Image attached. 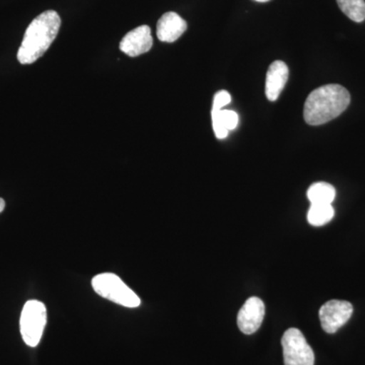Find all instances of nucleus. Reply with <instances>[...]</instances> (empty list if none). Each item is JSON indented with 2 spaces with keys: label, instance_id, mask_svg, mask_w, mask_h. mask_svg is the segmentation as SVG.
<instances>
[{
  "label": "nucleus",
  "instance_id": "12",
  "mask_svg": "<svg viewBox=\"0 0 365 365\" xmlns=\"http://www.w3.org/2000/svg\"><path fill=\"white\" fill-rule=\"evenodd\" d=\"M307 198L312 204H332L336 198V190L329 182H314L307 190Z\"/></svg>",
  "mask_w": 365,
  "mask_h": 365
},
{
  "label": "nucleus",
  "instance_id": "13",
  "mask_svg": "<svg viewBox=\"0 0 365 365\" xmlns=\"http://www.w3.org/2000/svg\"><path fill=\"white\" fill-rule=\"evenodd\" d=\"M335 215L332 204H311L307 211V222L314 227H323L333 220Z\"/></svg>",
  "mask_w": 365,
  "mask_h": 365
},
{
  "label": "nucleus",
  "instance_id": "7",
  "mask_svg": "<svg viewBox=\"0 0 365 365\" xmlns=\"http://www.w3.org/2000/svg\"><path fill=\"white\" fill-rule=\"evenodd\" d=\"M265 316V304L259 297H250L237 314V326L246 335L259 330Z\"/></svg>",
  "mask_w": 365,
  "mask_h": 365
},
{
  "label": "nucleus",
  "instance_id": "6",
  "mask_svg": "<svg viewBox=\"0 0 365 365\" xmlns=\"http://www.w3.org/2000/svg\"><path fill=\"white\" fill-rule=\"evenodd\" d=\"M353 314V306L345 300L332 299L319 309L322 328L328 334H334L345 325Z\"/></svg>",
  "mask_w": 365,
  "mask_h": 365
},
{
  "label": "nucleus",
  "instance_id": "14",
  "mask_svg": "<svg viewBox=\"0 0 365 365\" xmlns=\"http://www.w3.org/2000/svg\"><path fill=\"white\" fill-rule=\"evenodd\" d=\"M337 4L350 20L355 23H362L365 20L364 0H337Z\"/></svg>",
  "mask_w": 365,
  "mask_h": 365
},
{
  "label": "nucleus",
  "instance_id": "8",
  "mask_svg": "<svg viewBox=\"0 0 365 365\" xmlns=\"http://www.w3.org/2000/svg\"><path fill=\"white\" fill-rule=\"evenodd\" d=\"M153 39L148 26H140L125 35L120 42V50L130 57L140 56L153 48Z\"/></svg>",
  "mask_w": 365,
  "mask_h": 365
},
{
  "label": "nucleus",
  "instance_id": "2",
  "mask_svg": "<svg viewBox=\"0 0 365 365\" xmlns=\"http://www.w3.org/2000/svg\"><path fill=\"white\" fill-rule=\"evenodd\" d=\"M349 91L340 85H327L309 93L304 104V121L312 126L328 123L340 116L350 104Z\"/></svg>",
  "mask_w": 365,
  "mask_h": 365
},
{
  "label": "nucleus",
  "instance_id": "3",
  "mask_svg": "<svg viewBox=\"0 0 365 365\" xmlns=\"http://www.w3.org/2000/svg\"><path fill=\"white\" fill-rule=\"evenodd\" d=\"M91 287L101 297L125 307H138L141 300L138 295L125 284L121 278L113 273L96 275L91 280Z\"/></svg>",
  "mask_w": 365,
  "mask_h": 365
},
{
  "label": "nucleus",
  "instance_id": "11",
  "mask_svg": "<svg viewBox=\"0 0 365 365\" xmlns=\"http://www.w3.org/2000/svg\"><path fill=\"white\" fill-rule=\"evenodd\" d=\"M211 118L213 130L218 139H225L228 135V131L234 130L239 124V116L230 110H211Z\"/></svg>",
  "mask_w": 365,
  "mask_h": 365
},
{
  "label": "nucleus",
  "instance_id": "16",
  "mask_svg": "<svg viewBox=\"0 0 365 365\" xmlns=\"http://www.w3.org/2000/svg\"><path fill=\"white\" fill-rule=\"evenodd\" d=\"M4 208H6V201H4V199L0 198V213L4 210Z\"/></svg>",
  "mask_w": 365,
  "mask_h": 365
},
{
  "label": "nucleus",
  "instance_id": "15",
  "mask_svg": "<svg viewBox=\"0 0 365 365\" xmlns=\"http://www.w3.org/2000/svg\"><path fill=\"white\" fill-rule=\"evenodd\" d=\"M232 102V97L227 91H220L215 96L212 110H222L225 106Z\"/></svg>",
  "mask_w": 365,
  "mask_h": 365
},
{
  "label": "nucleus",
  "instance_id": "9",
  "mask_svg": "<svg viewBox=\"0 0 365 365\" xmlns=\"http://www.w3.org/2000/svg\"><path fill=\"white\" fill-rule=\"evenodd\" d=\"M187 21L179 14L170 11L163 14L158 21L157 36L158 40L165 43L176 42L186 32Z\"/></svg>",
  "mask_w": 365,
  "mask_h": 365
},
{
  "label": "nucleus",
  "instance_id": "1",
  "mask_svg": "<svg viewBox=\"0 0 365 365\" xmlns=\"http://www.w3.org/2000/svg\"><path fill=\"white\" fill-rule=\"evenodd\" d=\"M60 26L61 19L55 11H46L34 19L19 49V62L26 66L41 58L56 39Z\"/></svg>",
  "mask_w": 365,
  "mask_h": 365
},
{
  "label": "nucleus",
  "instance_id": "5",
  "mask_svg": "<svg viewBox=\"0 0 365 365\" xmlns=\"http://www.w3.org/2000/svg\"><path fill=\"white\" fill-rule=\"evenodd\" d=\"M283 359L285 365H314V353L299 329H288L283 334Z\"/></svg>",
  "mask_w": 365,
  "mask_h": 365
},
{
  "label": "nucleus",
  "instance_id": "17",
  "mask_svg": "<svg viewBox=\"0 0 365 365\" xmlns=\"http://www.w3.org/2000/svg\"><path fill=\"white\" fill-rule=\"evenodd\" d=\"M255 1H257V2H268V1H270V0H255Z\"/></svg>",
  "mask_w": 365,
  "mask_h": 365
},
{
  "label": "nucleus",
  "instance_id": "4",
  "mask_svg": "<svg viewBox=\"0 0 365 365\" xmlns=\"http://www.w3.org/2000/svg\"><path fill=\"white\" fill-rule=\"evenodd\" d=\"M47 323V309L39 300H29L21 314V334L23 340L30 347H36L42 339Z\"/></svg>",
  "mask_w": 365,
  "mask_h": 365
},
{
  "label": "nucleus",
  "instance_id": "10",
  "mask_svg": "<svg viewBox=\"0 0 365 365\" xmlns=\"http://www.w3.org/2000/svg\"><path fill=\"white\" fill-rule=\"evenodd\" d=\"M289 76V69L283 61L277 60L269 67L266 76V97L271 102H275L279 98L283 88H285Z\"/></svg>",
  "mask_w": 365,
  "mask_h": 365
}]
</instances>
